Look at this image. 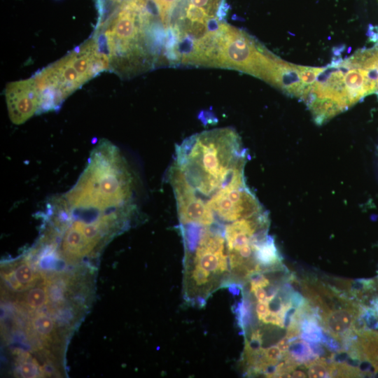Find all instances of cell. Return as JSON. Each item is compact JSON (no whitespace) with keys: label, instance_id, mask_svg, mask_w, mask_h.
<instances>
[{"label":"cell","instance_id":"obj_1","mask_svg":"<svg viewBox=\"0 0 378 378\" xmlns=\"http://www.w3.org/2000/svg\"><path fill=\"white\" fill-rule=\"evenodd\" d=\"M133 189L132 174L120 150L102 140L92 151L76 184L59 197L72 209L133 214Z\"/></svg>","mask_w":378,"mask_h":378},{"label":"cell","instance_id":"obj_2","mask_svg":"<svg viewBox=\"0 0 378 378\" xmlns=\"http://www.w3.org/2000/svg\"><path fill=\"white\" fill-rule=\"evenodd\" d=\"M150 17L145 0H123L104 32L109 67L125 69L141 55V41Z\"/></svg>","mask_w":378,"mask_h":378},{"label":"cell","instance_id":"obj_3","mask_svg":"<svg viewBox=\"0 0 378 378\" xmlns=\"http://www.w3.org/2000/svg\"><path fill=\"white\" fill-rule=\"evenodd\" d=\"M276 58L246 33L221 23L216 66L242 71L269 83Z\"/></svg>","mask_w":378,"mask_h":378},{"label":"cell","instance_id":"obj_4","mask_svg":"<svg viewBox=\"0 0 378 378\" xmlns=\"http://www.w3.org/2000/svg\"><path fill=\"white\" fill-rule=\"evenodd\" d=\"M42 99L41 111L52 110L87 81L68 55L34 76Z\"/></svg>","mask_w":378,"mask_h":378},{"label":"cell","instance_id":"obj_5","mask_svg":"<svg viewBox=\"0 0 378 378\" xmlns=\"http://www.w3.org/2000/svg\"><path fill=\"white\" fill-rule=\"evenodd\" d=\"M5 97L8 116L15 125H21L41 112L42 99L34 77L8 83Z\"/></svg>","mask_w":378,"mask_h":378},{"label":"cell","instance_id":"obj_6","mask_svg":"<svg viewBox=\"0 0 378 378\" xmlns=\"http://www.w3.org/2000/svg\"><path fill=\"white\" fill-rule=\"evenodd\" d=\"M365 309L351 303L347 308L330 310L321 316L325 331L333 338L345 342L353 337V326Z\"/></svg>","mask_w":378,"mask_h":378},{"label":"cell","instance_id":"obj_7","mask_svg":"<svg viewBox=\"0 0 378 378\" xmlns=\"http://www.w3.org/2000/svg\"><path fill=\"white\" fill-rule=\"evenodd\" d=\"M271 85L286 94L300 98L304 86L300 78L299 65L279 58L272 75Z\"/></svg>","mask_w":378,"mask_h":378},{"label":"cell","instance_id":"obj_8","mask_svg":"<svg viewBox=\"0 0 378 378\" xmlns=\"http://www.w3.org/2000/svg\"><path fill=\"white\" fill-rule=\"evenodd\" d=\"M347 68L344 71V80L350 105H353L369 94L368 85L370 80L365 76V70L354 66L349 58L346 59Z\"/></svg>","mask_w":378,"mask_h":378},{"label":"cell","instance_id":"obj_9","mask_svg":"<svg viewBox=\"0 0 378 378\" xmlns=\"http://www.w3.org/2000/svg\"><path fill=\"white\" fill-rule=\"evenodd\" d=\"M4 279L14 291H23L35 284L36 274L31 265L25 261L17 264L8 273H4Z\"/></svg>","mask_w":378,"mask_h":378},{"label":"cell","instance_id":"obj_10","mask_svg":"<svg viewBox=\"0 0 378 378\" xmlns=\"http://www.w3.org/2000/svg\"><path fill=\"white\" fill-rule=\"evenodd\" d=\"M48 288L44 286H33L25 293L22 302L30 309L42 307L48 302Z\"/></svg>","mask_w":378,"mask_h":378},{"label":"cell","instance_id":"obj_11","mask_svg":"<svg viewBox=\"0 0 378 378\" xmlns=\"http://www.w3.org/2000/svg\"><path fill=\"white\" fill-rule=\"evenodd\" d=\"M301 337L308 342H321L324 337L318 320L316 318L304 319L301 323Z\"/></svg>","mask_w":378,"mask_h":378},{"label":"cell","instance_id":"obj_12","mask_svg":"<svg viewBox=\"0 0 378 378\" xmlns=\"http://www.w3.org/2000/svg\"><path fill=\"white\" fill-rule=\"evenodd\" d=\"M31 326L36 333L48 339L52 336L55 323L52 318L46 314H38L31 321Z\"/></svg>","mask_w":378,"mask_h":378},{"label":"cell","instance_id":"obj_13","mask_svg":"<svg viewBox=\"0 0 378 378\" xmlns=\"http://www.w3.org/2000/svg\"><path fill=\"white\" fill-rule=\"evenodd\" d=\"M308 377L311 378L329 377V364L322 358H318L308 367Z\"/></svg>","mask_w":378,"mask_h":378},{"label":"cell","instance_id":"obj_14","mask_svg":"<svg viewBox=\"0 0 378 378\" xmlns=\"http://www.w3.org/2000/svg\"><path fill=\"white\" fill-rule=\"evenodd\" d=\"M186 19L192 22H206L211 18L206 9L190 4L185 8Z\"/></svg>","mask_w":378,"mask_h":378},{"label":"cell","instance_id":"obj_15","mask_svg":"<svg viewBox=\"0 0 378 378\" xmlns=\"http://www.w3.org/2000/svg\"><path fill=\"white\" fill-rule=\"evenodd\" d=\"M300 75L304 87L312 85L324 68L304 66L299 65Z\"/></svg>","mask_w":378,"mask_h":378},{"label":"cell","instance_id":"obj_16","mask_svg":"<svg viewBox=\"0 0 378 378\" xmlns=\"http://www.w3.org/2000/svg\"><path fill=\"white\" fill-rule=\"evenodd\" d=\"M19 372L22 377L33 378L38 377L39 370L36 364L26 362L20 366Z\"/></svg>","mask_w":378,"mask_h":378},{"label":"cell","instance_id":"obj_17","mask_svg":"<svg viewBox=\"0 0 378 378\" xmlns=\"http://www.w3.org/2000/svg\"><path fill=\"white\" fill-rule=\"evenodd\" d=\"M301 332V323L295 320H290L287 326L285 336L291 340L300 337Z\"/></svg>","mask_w":378,"mask_h":378},{"label":"cell","instance_id":"obj_18","mask_svg":"<svg viewBox=\"0 0 378 378\" xmlns=\"http://www.w3.org/2000/svg\"><path fill=\"white\" fill-rule=\"evenodd\" d=\"M276 345L278 346V348L280 349L281 353L284 354L288 351L290 345V340L285 336L281 340H279Z\"/></svg>","mask_w":378,"mask_h":378},{"label":"cell","instance_id":"obj_19","mask_svg":"<svg viewBox=\"0 0 378 378\" xmlns=\"http://www.w3.org/2000/svg\"><path fill=\"white\" fill-rule=\"evenodd\" d=\"M291 376L292 377H295V378L307 377L306 374L300 370H293L291 374Z\"/></svg>","mask_w":378,"mask_h":378},{"label":"cell","instance_id":"obj_20","mask_svg":"<svg viewBox=\"0 0 378 378\" xmlns=\"http://www.w3.org/2000/svg\"><path fill=\"white\" fill-rule=\"evenodd\" d=\"M377 57H378V52H377ZM377 89H378V79H377Z\"/></svg>","mask_w":378,"mask_h":378},{"label":"cell","instance_id":"obj_21","mask_svg":"<svg viewBox=\"0 0 378 378\" xmlns=\"http://www.w3.org/2000/svg\"><path fill=\"white\" fill-rule=\"evenodd\" d=\"M116 1H120L121 0H116Z\"/></svg>","mask_w":378,"mask_h":378}]
</instances>
